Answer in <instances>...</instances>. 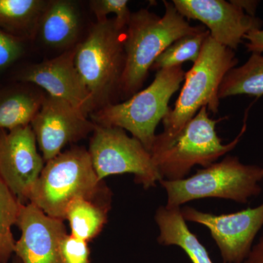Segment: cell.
Returning a JSON list of instances; mask_svg holds the SVG:
<instances>
[{"mask_svg":"<svg viewBox=\"0 0 263 263\" xmlns=\"http://www.w3.org/2000/svg\"><path fill=\"white\" fill-rule=\"evenodd\" d=\"M163 16L146 8L132 13L126 30L125 65L120 98L127 100L140 91L157 57L173 43L206 29L194 27L180 14L172 1H164Z\"/></svg>","mask_w":263,"mask_h":263,"instance_id":"obj_1","label":"cell"},{"mask_svg":"<svg viewBox=\"0 0 263 263\" xmlns=\"http://www.w3.org/2000/svg\"><path fill=\"white\" fill-rule=\"evenodd\" d=\"M79 198L111 204V192L97 176L89 152L75 146L46 162L29 202L64 220L69 205Z\"/></svg>","mask_w":263,"mask_h":263,"instance_id":"obj_2","label":"cell"},{"mask_svg":"<svg viewBox=\"0 0 263 263\" xmlns=\"http://www.w3.org/2000/svg\"><path fill=\"white\" fill-rule=\"evenodd\" d=\"M126 28L116 18L97 22L76 46V67L89 90L91 114L117 103L125 65Z\"/></svg>","mask_w":263,"mask_h":263,"instance_id":"obj_3","label":"cell"},{"mask_svg":"<svg viewBox=\"0 0 263 263\" xmlns=\"http://www.w3.org/2000/svg\"><path fill=\"white\" fill-rule=\"evenodd\" d=\"M238 64L234 51L216 42L209 34L197 61L185 72L179 98L162 120L164 130L155 140L171 141L202 107L206 106L212 114L218 113L221 82Z\"/></svg>","mask_w":263,"mask_h":263,"instance_id":"obj_4","label":"cell"},{"mask_svg":"<svg viewBox=\"0 0 263 263\" xmlns=\"http://www.w3.org/2000/svg\"><path fill=\"white\" fill-rule=\"evenodd\" d=\"M248 110L240 133L228 144H223L216 130L221 119L209 117L206 106L200 108L171 141L155 140L150 154L162 179H185L194 166L205 168L234 149L247 130Z\"/></svg>","mask_w":263,"mask_h":263,"instance_id":"obj_5","label":"cell"},{"mask_svg":"<svg viewBox=\"0 0 263 263\" xmlns=\"http://www.w3.org/2000/svg\"><path fill=\"white\" fill-rule=\"evenodd\" d=\"M182 66L157 71L146 88L122 103L109 104L90 114L97 125L122 128L129 132L150 152L161 121L168 113L173 95L184 80Z\"/></svg>","mask_w":263,"mask_h":263,"instance_id":"obj_6","label":"cell"},{"mask_svg":"<svg viewBox=\"0 0 263 263\" xmlns=\"http://www.w3.org/2000/svg\"><path fill=\"white\" fill-rule=\"evenodd\" d=\"M262 167L242 163L237 157L227 156L196 174L177 181H160L167 193L165 206L181 208L183 204L203 198H220L245 204L261 193Z\"/></svg>","mask_w":263,"mask_h":263,"instance_id":"obj_7","label":"cell"},{"mask_svg":"<svg viewBox=\"0 0 263 263\" xmlns=\"http://www.w3.org/2000/svg\"><path fill=\"white\" fill-rule=\"evenodd\" d=\"M92 133L88 152L99 179L133 174L144 189L154 187L162 180L150 152L124 129L96 124Z\"/></svg>","mask_w":263,"mask_h":263,"instance_id":"obj_8","label":"cell"},{"mask_svg":"<svg viewBox=\"0 0 263 263\" xmlns=\"http://www.w3.org/2000/svg\"><path fill=\"white\" fill-rule=\"evenodd\" d=\"M181 212L186 221L202 224L209 230L224 263H243L263 226V202L255 208L220 215L190 206L181 209Z\"/></svg>","mask_w":263,"mask_h":263,"instance_id":"obj_9","label":"cell"},{"mask_svg":"<svg viewBox=\"0 0 263 263\" xmlns=\"http://www.w3.org/2000/svg\"><path fill=\"white\" fill-rule=\"evenodd\" d=\"M45 163L30 125L0 129V177L22 203H28Z\"/></svg>","mask_w":263,"mask_h":263,"instance_id":"obj_10","label":"cell"},{"mask_svg":"<svg viewBox=\"0 0 263 263\" xmlns=\"http://www.w3.org/2000/svg\"><path fill=\"white\" fill-rule=\"evenodd\" d=\"M30 126L46 162L62 153L69 143L93 133L96 124L68 102L46 94Z\"/></svg>","mask_w":263,"mask_h":263,"instance_id":"obj_11","label":"cell"},{"mask_svg":"<svg viewBox=\"0 0 263 263\" xmlns=\"http://www.w3.org/2000/svg\"><path fill=\"white\" fill-rule=\"evenodd\" d=\"M172 3L180 14L201 22L214 41L233 51L238 49L249 32L262 27L261 19L246 14L232 1L173 0Z\"/></svg>","mask_w":263,"mask_h":263,"instance_id":"obj_12","label":"cell"},{"mask_svg":"<svg viewBox=\"0 0 263 263\" xmlns=\"http://www.w3.org/2000/svg\"><path fill=\"white\" fill-rule=\"evenodd\" d=\"M76 46L51 60L29 65L17 79L42 88L48 95L68 102L89 116L91 95L76 67Z\"/></svg>","mask_w":263,"mask_h":263,"instance_id":"obj_13","label":"cell"},{"mask_svg":"<svg viewBox=\"0 0 263 263\" xmlns=\"http://www.w3.org/2000/svg\"><path fill=\"white\" fill-rule=\"evenodd\" d=\"M16 226L21 236L15 254L22 263H63L60 243L67 234L63 220L46 215L33 204L22 203Z\"/></svg>","mask_w":263,"mask_h":263,"instance_id":"obj_14","label":"cell"},{"mask_svg":"<svg viewBox=\"0 0 263 263\" xmlns=\"http://www.w3.org/2000/svg\"><path fill=\"white\" fill-rule=\"evenodd\" d=\"M82 22L81 10L75 2L48 1L40 18L36 35L46 47L66 51L79 44Z\"/></svg>","mask_w":263,"mask_h":263,"instance_id":"obj_15","label":"cell"},{"mask_svg":"<svg viewBox=\"0 0 263 263\" xmlns=\"http://www.w3.org/2000/svg\"><path fill=\"white\" fill-rule=\"evenodd\" d=\"M155 218L160 230L157 238L160 245L179 247L192 263H214L206 248L189 229L181 208L159 207Z\"/></svg>","mask_w":263,"mask_h":263,"instance_id":"obj_16","label":"cell"},{"mask_svg":"<svg viewBox=\"0 0 263 263\" xmlns=\"http://www.w3.org/2000/svg\"><path fill=\"white\" fill-rule=\"evenodd\" d=\"M46 95L25 86L0 91V129L30 125Z\"/></svg>","mask_w":263,"mask_h":263,"instance_id":"obj_17","label":"cell"},{"mask_svg":"<svg viewBox=\"0 0 263 263\" xmlns=\"http://www.w3.org/2000/svg\"><path fill=\"white\" fill-rule=\"evenodd\" d=\"M46 0H0V29L22 40L35 37Z\"/></svg>","mask_w":263,"mask_h":263,"instance_id":"obj_18","label":"cell"},{"mask_svg":"<svg viewBox=\"0 0 263 263\" xmlns=\"http://www.w3.org/2000/svg\"><path fill=\"white\" fill-rule=\"evenodd\" d=\"M250 95H263V53H252L240 67L230 70L224 76L219 89V99Z\"/></svg>","mask_w":263,"mask_h":263,"instance_id":"obj_19","label":"cell"},{"mask_svg":"<svg viewBox=\"0 0 263 263\" xmlns=\"http://www.w3.org/2000/svg\"><path fill=\"white\" fill-rule=\"evenodd\" d=\"M110 209V205L86 199L73 200L67 208L65 214V219L70 224L71 235L87 242L94 239L103 230Z\"/></svg>","mask_w":263,"mask_h":263,"instance_id":"obj_20","label":"cell"},{"mask_svg":"<svg viewBox=\"0 0 263 263\" xmlns=\"http://www.w3.org/2000/svg\"><path fill=\"white\" fill-rule=\"evenodd\" d=\"M22 204L0 177V263H9L15 254L12 228L16 226Z\"/></svg>","mask_w":263,"mask_h":263,"instance_id":"obj_21","label":"cell"},{"mask_svg":"<svg viewBox=\"0 0 263 263\" xmlns=\"http://www.w3.org/2000/svg\"><path fill=\"white\" fill-rule=\"evenodd\" d=\"M207 29L195 34H189L173 43L157 57L152 70H160L181 66L186 62L195 63L201 53L202 46L209 37Z\"/></svg>","mask_w":263,"mask_h":263,"instance_id":"obj_22","label":"cell"},{"mask_svg":"<svg viewBox=\"0 0 263 263\" xmlns=\"http://www.w3.org/2000/svg\"><path fill=\"white\" fill-rule=\"evenodd\" d=\"M127 0H91L90 9L96 17L97 22L108 18V15L114 13L118 24L126 28L130 20L132 13L128 7Z\"/></svg>","mask_w":263,"mask_h":263,"instance_id":"obj_23","label":"cell"},{"mask_svg":"<svg viewBox=\"0 0 263 263\" xmlns=\"http://www.w3.org/2000/svg\"><path fill=\"white\" fill-rule=\"evenodd\" d=\"M60 254L63 263H91L88 242L71 234L62 238Z\"/></svg>","mask_w":263,"mask_h":263,"instance_id":"obj_24","label":"cell"},{"mask_svg":"<svg viewBox=\"0 0 263 263\" xmlns=\"http://www.w3.org/2000/svg\"><path fill=\"white\" fill-rule=\"evenodd\" d=\"M24 52V40L0 29V71L17 61Z\"/></svg>","mask_w":263,"mask_h":263,"instance_id":"obj_25","label":"cell"},{"mask_svg":"<svg viewBox=\"0 0 263 263\" xmlns=\"http://www.w3.org/2000/svg\"><path fill=\"white\" fill-rule=\"evenodd\" d=\"M245 39L247 40L245 46L247 51L251 53H263V29L251 31Z\"/></svg>","mask_w":263,"mask_h":263,"instance_id":"obj_26","label":"cell"},{"mask_svg":"<svg viewBox=\"0 0 263 263\" xmlns=\"http://www.w3.org/2000/svg\"><path fill=\"white\" fill-rule=\"evenodd\" d=\"M243 263H263V233Z\"/></svg>","mask_w":263,"mask_h":263,"instance_id":"obj_27","label":"cell"},{"mask_svg":"<svg viewBox=\"0 0 263 263\" xmlns=\"http://www.w3.org/2000/svg\"><path fill=\"white\" fill-rule=\"evenodd\" d=\"M231 1L243 10L246 14L256 17L257 7L259 4V1H256V0H231Z\"/></svg>","mask_w":263,"mask_h":263,"instance_id":"obj_28","label":"cell"},{"mask_svg":"<svg viewBox=\"0 0 263 263\" xmlns=\"http://www.w3.org/2000/svg\"><path fill=\"white\" fill-rule=\"evenodd\" d=\"M12 263H22V262H21L20 261H19L18 259V260L14 261V262H13Z\"/></svg>","mask_w":263,"mask_h":263,"instance_id":"obj_29","label":"cell"},{"mask_svg":"<svg viewBox=\"0 0 263 263\" xmlns=\"http://www.w3.org/2000/svg\"><path fill=\"white\" fill-rule=\"evenodd\" d=\"M262 171H263V165H262Z\"/></svg>","mask_w":263,"mask_h":263,"instance_id":"obj_30","label":"cell"}]
</instances>
